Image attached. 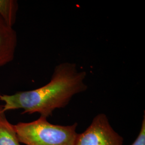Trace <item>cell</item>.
I'll list each match as a JSON object with an SVG mask.
<instances>
[{"mask_svg":"<svg viewBox=\"0 0 145 145\" xmlns=\"http://www.w3.org/2000/svg\"><path fill=\"white\" fill-rule=\"evenodd\" d=\"M131 145H145V115L144 114L140 132L133 143Z\"/></svg>","mask_w":145,"mask_h":145,"instance_id":"cell-7","label":"cell"},{"mask_svg":"<svg viewBox=\"0 0 145 145\" xmlns=\"http://www.w3.org/2000/svg\"><path fill=\"white\" fill-rule=\"evenodd\" d=\"M123 138L113 129L106 115L99 114L84 132L78 133L75 145H123Z\"/></svg>","mask_w":145,"mask_h":145,"instance_id":"cell-3","label":"cell"},{"mask_svg":"<svg viewBox=\"0 0 145 145\" xmlns=\"http://www.w3.org/2000/svg\"><path fill=\"white\" fill-rule=\"evenodd\" d=\"M17 45L16 32L0 16V68L14 60Z\"/></svg>","mask_w":145,"mask_h":145,"instance_id":"cell-4","label":"cell"},{"mask_svg":"<svg viewBox=\"0 0 145 145\" xmlns=\"http://www.w3.org/2000/svg\"><path fill=\"white\" fill-rule=\"evenodd\" d=\"M85 72H78L76 65L69 62L60 63L53 73L50 81L42 87L12 95H0L7 111L22 109V114L38 113L47 118L57 109L66 106L76 94L85 91Z\"/></svg>","mask_w":145,"mask_h":145,"instance_id":"cell-1","label":"cell"},{"mask_svg":"<svg viewBox=\"0 0 145 145\" xmlns=\"http://www.w3.org/2000/svg\"><path fill=\"white\" fill-rule=\"evenodd\" d=\"M0 145H21L14 125L6 117L3 105H0Z\"/></svg>","mask_w":145,"mask_h":145,"instance_id":"cell-5","label":"cell"},{"mask_svg":"<svg viewBox=\"0 0 145 145\" xmlns=\"http://www.w3.org/2000/svg\"><path fill=\"white\" fill-rule=\"evenodd\" d=\"M18 9V2L16 0H0V16L11 26L15 23Z\"/></svg>","mask_w":145,"mask_h":145,"instance_id":"cell-6","label":"cell"},{"mask_svg":"<svg viewBox=\"0 0 145 145\" xmlns=\"http://www.w3.org/2000/svg\"><path fill=\"white\" fill-rule=\"evenodd\" d=\"M78 125L53 124L40 116L33 121L14 125L20 142L25 145H75Z\"/></svg>","mask_w":145,"mask_h":145,"instance_id":"cell-2","label":"cell"}]
</instances>
